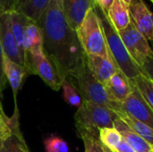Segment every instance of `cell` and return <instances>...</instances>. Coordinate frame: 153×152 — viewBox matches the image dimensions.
Segmentation results:
<instances>
[{
  "instance_id": "24",
  "label": "cell",
  "mask_w": 153,
  "mask_h": 152,
  "mask_svg": "<svg viewBox=\"0 0 153 152\" xmlns=\"http://www.w3.org/2000/svg\"><path fill=\"white\" fill-rule=\"evenodd\" d=\"M99 138L101 143L111 151H114L123 140L121 134L115 127L100 129L99 131Z\"/></svg>"
},
{
  "instance_id": "1",
  "label": "cell",
  "mask_w": 153,
  "mask_h": 152,
  "mask_svg": "<svg viewBox=\"0 0 153 152\" xmlns=\"http://www.w3.org/2000/svg\"><path fill=\"white\" fill-rule=\"evenodd\" d=\"M43 35V51L65 80L86 61L76 30L67 22L62 4L51 0L37 22Z\"/></svg>"
},
{
  "instance_id": "32",
  "label": "cell",
  "mask_w": 153,
  "mask_h": 152,
  "mask_svg": "<svg viewBox=\"0 0 153 152\" xmlns=\"http://www.w3.org/2000/svg\"><path fill=\"white\" fill-rule=\"evenodd\" d=\"M112 152H136L125 140H122L117 148Z\"/></svg>"
},
{
  "instance_id": "9",
  "label": "cell",
  "mask_w": 153,
  "mask_h": 152,
  "mask_svg": "<svg viewBox=\"0 0 153 152\" xmlns=\"http://www.w3.org/2000/svg\"><path fill=\"white\" fill-rule=\"evenodd\" d=\"M131 22L149 40L153 41V14L143 0H132L129 6Z\"/></svg>"
},
{
  "instance_id": "36",
  "label": "cell",
  "mask_w": 153,
  "mask_h": 152,
  "mask_svg": "<svg viewBox=\"0 0 153 152\" xmlns=\"http://www.w3.org/2000/svg\"><path fill=\"white\" fill-rule=\"evenodd\" d=\"M151 1H152V3H153V0H151Z\"/></svg>"
},
{
  "instance_id": "21",
  "label": "cell",
  "mask_w": 153,
  "mask_h": 152,
  "mask_svg": "<svg viewBox=\"0 0 153 152\" xmlns=\"http://www.w3.org/2000/svg\"><path fill=\"white\" fill-rule=\"evenodd\" d=\"M121 118L133 131H134L137 134H139L143 139H144L149 144L153 147V129L145 124L134 119V117L128 116L125 112L121 113L117 116Z\"/></svg>"
},
{
  "instance_id": "8",
  "label": "cell",
  "mask_w": 153,
  "mask_h": 152,
  "mask_svg": "<svg viewBox=\"0 0 153 152\" xmlns=\"http://www.w3.org/2000/svg\"><path fill=\"white\" fill-rule=\"evenodd\" d=\"M132 81V80H131ZM132 91L122 103L123 111L153 129V110L132 81Z\"/></svg>"
},
{
  "instance_id": "18",
  "label": "cell",
  "mask_w": 153,
  "mask_h": 152,
  "mask_svg": "<svg viewBox=\"0 0 153 152\" xmlns=\"http://www.w3.org/2000/svg\"><path fill=\"white\" fill-rule=\"evenodd\" d=\"M106 14L117 31L126 29L131 22L129 6L121 0H114Z\"/></svg>"
},
{
  "instance_id": "3",
  "label": "cell",
  "mask_w": 153,
  "mask_h": 152,
  "mask_svg": "<svg viewBox=\"0 0 153 152\" xmlns=\"http://www.w3.org/2000/svg\"><path fill=\"white\" fill-rule=\"evenodd\" d=\"M93 7L100 18L108 49L117 70L125 74L129 80L135 79L141 73H143L142 69L134 63L128 54L118 32L110 23L106 13L95 4H93Z\"/></svg>"
},
{
  "instance_id": "20",
  "label": "cell",
  "mask_w": 153,
  "mask_h": 152,
  "mask_svg": "<svg viewBox=\"0 0 153 152\" xmlns=\"http://www.w3.org/2000/svg\"><path fill=\"white\" fill-rule=\"evenodd\" d=\"M0 152H30L21 130L20 120L16 122L10 137L0 145Z\"/></svg>"
},
{
  "instance_id": "19",
  "label": "cell",
  "mask_w": 153,
  "mask_h": 152,
  "mask_svg": "<svg viewBox=\"0 0 153 152\" xmlns=\"http://www.w3.org/2000/svg\"><path fill=\"white\" fill-rule=\"evenodd\" d=\"M51 0H17L15 11L38 22L48 8Z\"/></svg>"
},
{
  "instance_id": "2",
  "label": "cell",
  "mask_w": 153,
  "mask_h": 152,
  "mask_svg": "<svg viewBox=\"0 0 153 152\" xmlns=\"http://www.w3.org/2000/svg\"><path fill=\"white\" fill-rule=\"evenodd\" d=\"M77 90L82 100L108 108L117 116L123 113L122 104L114 101L108 95L105 86L91 73L85 63L75 69L66 78Z\"/></svg>"
},
{
  "instance_id": "15",
  "label": "cell",
  "mask_w": 153,
  "mask_h": 152,
  "mask_svg": "<svg viewBox=\"0 0 153 152\" xmlns=\"http://www.w3.org/2000/svg\"><path fill=\"white\" fill-rule=\"evenodd\" d=\"M9 13H10V21H11L12 30H13V36L15 38L16 43L18 45L20 53L22 55V60L24 63V67L28 71L29 74L30 75V74H32V72H31L30 65L28 64L27 56H26V54L24 51V47H23L25 28H26L28 22L30 19H29L26 15H24L23 13L17 12V11H13Z\"/></svg>"
},
{
  "instance_id": "10",
  "label": "cell",
  "mask_w": 153,
  "mask_h": 152,
  "mask_svg": "<svg viewBox=\"0 0 153 152\" xmlns=\"http://www.w3.org/2000/svg\"><path fill=\"white\" fill-rule=\"evenodd\" d=\"M0 41L4 55L13 62L24 66L22 55L12 30L9 13L0 15Z\"/></svg>"
},
{
  "instance_id": "30",
  "label": "cell",
  "mask_w": 153,
  "mask_h": 152,
  "mask_svg": "<svg viewBox=\"0 0 153 152\" xmlns=\"http://www.w3.org/2000/svg\"><path fill=\"white\" fill-rule=\"evenodd\" d=\"M142 72L145 73L153 82V57H150L142 67Z\"/></svg>"
},
{
  "instance_id": "4",
  "label": "cell",
  "mask_w": 153,
  "mask_h": 152,
  "mask_svg": "<svg viewBox=\"0 0 153 152\" xmlns=\"http://www.w3.org/2000/svg\"><path fill=\"white\" fill-rule=\"evenodd\" d=\"M117 115L103 106L82 100L74 114L77 133H86L99 136V131L105 127H114Z\"/></svg>"
},
{
  "instance_id": "26",
  "label": "cell",
  "mask_w": 153,
  "mask_h": 152,
  "mask_svg": "<svg viewBox=\"0 0 153 152\" xmlns=\"http://www.w3.org/2000/svg\"><path fill=\"white\" fill-rule=\"evenodd\" d=\"M84 144V152H106L105 146L100 141L99 136L86 133H78Z\"/></svg>"
},
{
  "instance_id": "34",
  "label": "cell",
  "mask_w": 153,
  "mask_h": 152,
  "mask_svg": "<svg viewBox=\"0 0 153 152\" xmlns=\"http://www.w3.org/2000/svg\"><path fill=\"white\" fill-rule=\"evenodd\" d=\"M105 151H106V152H112L110 150H108V148H106V147H105Z\"/></svg>"
},
{
  "instance_id": "17",
  "label": "cell",
  "mask_w": 153,
  "mask_h": 152,
  "mask_svg": "<svg viewBox=\"0 0 153 152\" xmlns=\"http://www.w3.org/2000/svg\"><path fill=\"white\" fill-rule=\"evenodd\" d=\"M23 47L26 56H28L29 55L39 54L44 52L42 31L37 22L31 20L28 22L25 28Z\"/></svg>"
},
{
  "instance_id": "29",
  "label": "cell",
  "mask_w": 153,
  "mask_h": 152,
  "mask_svg": "<svg viewBox=\"0 0 153 152\" xmlns=\"http://www.w3.org/2000/svg\"><path fill=\"white\" fill-rule=\"evenodd\" d=\"M16 4L17 0H0V15L15 11Z\"/></svg>"
},
{
  "instance_id": "37",
  "label": "cell",
  "mask_w": 153,
  "mask_h": 152,
  "mask_svg": "<svg viewBox=\"0 0 153 152\" xmlns=\"http://www.w3.org/2000/svg\"><path fill=\"white\" fill-rule=\"evenodd\" d=\"M152 152H153V151H152Z\"/></svg>"
},
{
  "instance_id": "14",
  "label": "cell",
  "mask_w": 153,
  "mask_h": 152,
  "mask_svg": "<svg viewBox=\"0 0 153 152\" xmlns=\"http://www.w3.org/2000/svg\"><path fill=\"white\" fill-rule=\"evenodd\" d=\"M3 67H4V73L5 78L7 82L10 83L11 88L13 90L15 106H17L16 100H17L18 92L22 88L23 81L30 74L23 65H21L17 63L13 62L4 55L3 58Z\"/></svg>"
},
{
  "instance_id": "22",
  "label": "cell",
  "mask_w": 153,
  "mask_h": 152,
  "mask_svg": "<svg viewBox=\"0 0 153 152\" xmlns=\"http://www.w3.org/2000/svg\"><path fill=\"white\" fill-rule=\"evenodd\" d=\"M19 120L20 114L17 106H15L13 116L9 117L4 111L3 104L0 105V145L10 137L16 122Z\"/></svg>"
},
{
  "instance_id": "31",
  "label": "cell",
  "mask_w": 153,
  "mask_h": 152,
  "mask_svg": "<svg viewBox=\"0 0 153 152\" xmlns=\"http://www.w3.org/2000/svg\"><path fill=\"white\" fill-rule=\"evenodd\" d=\"M113 1L114 0H93V3L97 4L98 6H100L107 13Z\"/></svg>"
},
{
  "instance_id": "33",
  "label": "cell",
  "mask_w": 153,
  "mask_h": 152,
  "mask_svg": "<svg viewBox=\"0 0 153 152\" xmlns=\"http://www.w3.org/2000/svg\"><path fill=\"white\" fill-rule=\"evenodd\" d=\"M122 2H124L127 6H130V4H131V2H132V0H121Z\"/></svg>"
},
{
  "instance_id": "16",
  "label": "cell",
  "mask_w": 153,
  "mask_h": 152,
  "mask_svg": "<svg viewBox=\"0 0 153 152\" xmlns=\"http://www.w3.org/2000/svg\"><path fill=\"white\" fill-rule=\"evenodd\" d=\"M114 127L119 132L123 140H125L136 152H152L153 147L149 144L139 134L133 131L118 116L114 122Z\"/></svg>"
},
{
  "instance_id": "12",
  "label": "cell",
  "mask_w": 153,
  "mask_h": 152,
  "mask_svg": "<svg viewBox=\"0 0 153 152\" xmlns=\"http://www.w3.org/2000/svg\"><path fill=\"white\" fill-rule=\"evenodd\" d=\"M86 65L95 78L103 85L118 71L111 58L86 55Z\"/></svg>"
},
{
  "instance_id": "11",
  "label": "cell",
  "mask_w": 153,
  "mask_h": 152,
  "mask_svg": "<svg viewBox=\"0 0 153 152\" xmlns=\"http://www.w3.org/2000/svg\"><path fill=\"white\" fill-rule=\"evenodd\" d=\"M93 4V0H63V13L67 22L74 30L80 27Z\"/></svg>"
},
{
  "instance_id": "27",
  "label": "cell",
  "mask_w": 153,
  "mask_h": 152,
  "mask_svg": "<svg viewBox=\"0 0 153 152\" xmlns=\"http://www.w3.org/2000/svg\"><path fill=\"white\" fill-rule=\"evenodd\" d=\"M46 152H70L68 143L59 136H49L44 140Z\"/></svg>"
},
{
  "instance_id": "28",
  "label": "cell",
  "mask_w": 153,
  "mask_h": 152,
  "mask_svg": "<svg viewBox=\"0 0 153 152\" xmlns=\"http://www.w3.org/2000/svg\"><path fill=\"white\" fill-rule=\"evenodd\" d=\"M3 58H4V52L0 41V103H2L3 99V91L4 90L7 83V80L5 78L4 73V67H3Z\"/></svg>"
},
{
  "instance_id": "13",
  "label": "cell",
  "mask_w": 153,
  "mask_h": 152,
  "mask_svg": "<svg viewBox=\"0 0 153 152\" xmlns=\"http://www.w3.org/2000/svg\"><path fill=\"white\" fill-rule=\"evenodd\" d=\"M104 86L110 98L119 104H122L127 99L133 88L132 81L119 71H117Z\"/></svg>"
},
{
  "instance_id": "7",
  "label": "cell",
  "mask_w": 153,
  "mask_h": 152,
  "mask_svg": "<svg viewBox=\"0 0 153 152\" xmlns=\"http://www.w3.org/2000/svg\"><path fill=\"white\" fill-rule=\"evenodd\" d=\"M27 59L32 74L39 75L43 80V82L53 90H60L62 83L65 80L60 76L57 70L44 52L29 55Z\"/></svg>"
},
{
  "instance_id": "35",
  "label": "cell",
  "mask_w": 153,
  "mask_h": 152,
  "mask_svg": "<svg viewBox=\"0 0 153 152\" xmlns=\"http://www.w3.org/2000/svg\"><path fill=\"white\" fill-rule=\"evenodd\" d=\"M55 1H56V2H58V3H60L61 4H62V2H63V0H55Z\"/></svg>"
},
{
  "instance_id": "23",
  "label": "cell",
  "mask_w": 153,
  "mask_h": 152,
  "mask_svg": "<svg viewBox=\"0 0 153 152\" xmlns=\"http://www.w3.org/2000/svg\"><path fill=\"white\" fill-rule=\"evenodd\" d=\"M145 101L153 110V82L143 73H141L135 79L132 80Z\"/></svg>"
},
{
  "instance_id": "5",
  "label": "cell",
  "mask_w": 153,
  "mask_h": 152,
  "mask_svg": "<svg viewBox=\"0 0 153 152\" xmlns=\"http://www.w3.org/2000/svg\"><path fill=\"white\" fill-rule=\"evenodd\" d=\"M79 40L86 55L111 58L100 18L92 6L76 30Z\"/></svg>"
},
{
  "instance_id": "25",
  "label": "cell",
  "mask_w": 153,
  "mask_h": 152,
  "mask_svg": "<svg viewBox=\"0 0 153 152\" xmlns=\"http://www.w3.org/2000/svg\"><path fill=\"white\" fill-rule=\"evenodd\" d=\"M61 88L63 89V97H64V99L70 106L79 108L82 105V99L81 95L79 94V92L77 91V90L74 87V85L67 79H65L63 82Z\"/></svg>"
},
{
  "instance_id": "6",
  "label": "cell",
  "mask_w": 153,
  "mask_h": 152,
  "mask_svg": "<svg viewBox=\"0 0 153 152\" xmlns=\"http://www.w3.org/2000/svg\"><path fill=\"white\" fill-rule=\"evenodd\" d=\"M117 32L128 54L142 69L147 59L153 57V49L149 44V40L135 28L132 22L126 29Z\"/></svg>"
}]
</instances>
